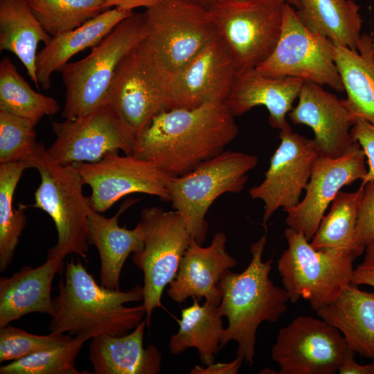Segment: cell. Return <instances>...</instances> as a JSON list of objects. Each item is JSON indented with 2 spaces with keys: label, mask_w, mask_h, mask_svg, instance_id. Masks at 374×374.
Segmentation results:
<instances>
[{
  "label": "cell",
  "mask_w": 374,
  "mask_h": 374,
  "mask_svg": "<svg viewBox=\"0 0 374 374\" xmlns=\"http://www.w3.org/2000/svg\"><path fill=\"white\" fill-rule=\"evenodd\" d=\"M351 283L355 285H366L374 287V261H364L353 272Z\"/></svg>",
  "instance_id": "obj_42"
},
{
  "label": "cell",
  "mask_w": 374,
  "mask_h": 374,
  "mask_svg": "<svg viewBox=\"0 0 374 374\" xmlns=\"http://www.w3.org/2000/svg\"><path fill=\"white\" fill-rule=\"evenodd\" d=\"M33 12L28 0H0V51L15 55L39 88L36 74L37 48L51 39Z\"/></svg>",
  "instance_id": "obj_28"
},
{
  "label": "cell",
  "mask_w": 374,
  "mask_h": 374,
  "mask_svg": "<svg viewBox=\"0 0 374 374\" xmlns=\"http://www.w3.org/2000/svg\"><path fill=\"white\" fill-rule=\"evenodd\" d=\"M316 312L341 332L356 353L374 361V292L362 291L350 283Z\"/></svg>",
  "instance_id": "obj_26"
},
{
  "label": "cell",
  "mask_w": 374,
  "mask_h": 374,
  "mask_svg": "<svg viewBox=\"0 0 374 374\" xmlns=\"http://www.w3.org/2000/svg\"><path fill=\"white\" fill-rule=\"evenodd\" d=\"M60 110L57 101L39 93L18 72L11 60L4 56L0 62V111L28 119L35 123L45 116Z\"/></svg>",
  "instance_id": "obj_32"
},
{
  "label": "cell",
  "mask_w": 374,
  "mask_h": 374,
  "mask_svg": "<svg viewBox=\"0 0 374 374\" xmlns=\"http://www.w3.org/2000/svg\"><path fill=\"white\" fill-rule=\"evenodd\" d=\"M198 2L204 5V6L208 8L211 5L214 3L218 0H197Z\"/></svg>",
  "instance_id": "obj_45"
},
{
  "label": "cell",
  "mask_w": 374,
  "mask_h": 374,
  "mask_svg": "<svg viewBox=\"0 0 374 374\" xmlns=\"http://www.w3.org/2000/svg\"><path fill=\"white\" fill-rule=\"evenodd\" d=\"M234 117L221 100L163 109L136 139L131 155L181 176L225 150L239 133Z\"/></svg>",
  "instance_id": "obj_1"
},
{
  "label": "cell",
  "mask_w": 374,
  "mask_h": 374,
  "mask_svg": "<svg viewBox=\"0 0 374 374\" xmlns=\"http://www.w3.org/2000/svg\"><path fill=\"white\" fill-rule=\"evenodd\" d=\"M89 339L76 335L67 344L15 360L0 367V374H82L75 365L84 343Z\"/></svg>",
  "instance_id": "obj_35"
},
{
  "label": "cell",
  "mask_w": 374,
  "mask_h": 374,
  "mask_svg": "<svg viewBox=\"0 0 374 374\" xmlns=\"http://www.w3.org/2000/svg\"><path fill=\"white\" fill-rule=\"evenodd\" d=\"M143 13L145 39L172 73L218 37L208 8L197 0H166Z\"/></svg>",
  "instance_id": "obj_11"
},
{
  "label": "cell",
  "mask_w": 374,
  "mask_h": 374,
  "mask_svg": "<svg viewBox=\"0 0 374 374\" xmlns=\"http://www.w3.org/2000/svg\"><path fill=\"white\" fill-rule=\"evenodd\" d=\"M144 231L143 249L133 253L134 264L143 273L146 325L154 309L161 307V296L175 278L190 236L180 215L161 207L143 208L139 222Z\"/></svg>",
  "instance_id": "obj_10"
},
{
  "label": "cell",
  "mask_w": 374,
  "mask_h": 374,
  "mask_svg": "<svg viewBox=\"0 0 374 374\" xmlns=\"http://www.w3.org/2000/svg\"><path fill=\"white\" fill-rule=\"evenodd\" d=\"M296 15L308 29L357 51L363 19L354 0H299Z\"/></svg>",
  "instance_id": "obj_29"
},
{
  "label": "cell",
  "mask_w": 374,
  "mask_h": 374,
  "mask_svg": "<svg viewBox=\"0 0 374 374\" xmlns=\"http://www.w3.org/2000/svg\"><path fill=\"white\" fill-rule=\"evenodd\" d=\"M244 359L237 355L229 363L211 364L205 367L195 366L190 371L191 374H236L241 367Z\"/></svg>",
  "instance_id": "obj_41"
},
{
  "label": "cell",
  "mask_w": 374,
  "mask_h": 374,
  "mask_svg": "<svg viewBox=\"0 0 374 374\" xmlns=\"http://www.w3.org/2000/svg\"><path fill=\"white\" fill-rule=\"evenodd\" d=\"M146 321L122 336L101 335L91 339L89 360L94 374H156L160 371L161 353L150 344L143 347Z\"/></svg>",
  "instance_id": "obj_24"
},
{
  "label": "cell",
  "mask_w": 374,
  "mask_h": 374,
  "mask_svg": "<svg viewBox=\"0 0 374 374\" xmlns=\"http://www.w3.org/2000/svg\"><path fill=\"white\" fill-rule=\"evenodd\" d=\"M172 75L145 39L120 62L107 105L134 140L159 112L166 109Z\"/></svg>",
  "instance_id": "obj_7"
},
{
  "label": "cell",
  "mask_w": 374,
  "mask_h": 374,
  "mask_svg": "<svg viewBox=\"0 0 374 374\" xmlns=\"http://www.w3.org/2000/svg\"><path fill=\"white\" fill-rule=\"evenodd\" d=\"M355 353L350 346H347L338 369L339 373L374 374V361L371 364L361 365L355 361Z\"/></svg>",
  "instance_id": "obj_40"
},
{
  "label": "cell",
  "mask_w": 374,
  "mask_h": 374,
  "mask_svg": "<svg viewBox=\"0 0 374 374\" xmlns=\"http://www.w3.org/2000/svg\"><path fill=\"white\" fill-rule=\"evenodd\" d=\"M24 162L0 163V271L9 266L14 257L21 232L26 226L25 205L13 207L17 186L23 172Z\"/></svg>",
  "instance_id": "obj_33"
},
{
  "label": "cell",
  "mask_w": 374,
  "mask_h": 374,
  "mask_svg": "<svg viewBox=\"0 0 374 374\" xmlns=\"http://www.w3.org/2000/svg\"><path fill=\"white\" fill-rule=\"evenodd\" d=\"M298 98L297 105L288 114L290 120L312 130L320 156H341L355 142L350 129L357 117L343 99L310 81L303 82Z\"/></svg>",
  "instance_id": "obj_19"
},
{
  "label": "cell",
  "mask_w": 374,
  "mask_h": 374,
  "mask_svg": "<svg viewBox=\"0 0 374 374\" xmlns=\"http://www.w3.org/2000/svg\"><path fill=\"white\" fill-rule=\"evenodd\" d=\"M70 334L51 332L47 335L29 333L7 325L0 328V362L17 360L67 344Z\"/></svg>",
  "instance_id": "obj_37"
},
{
  "label": "cell",
  "mask_w": 374,
  "mask_h": 374,
  "mask_svg": "<svg viewBox=\"0 0 374 374\" xmlns=\"http://www.w3.org/2000/svg\"><path fill=\"white\" fill-rule=\"evenodd\" d=\"M348 344L322 319L299 316L281 328L271 349L280 374H335Z\"/></svg>",
  "instance_id": "obj_14"
},
{
  "label": "cell",
  "mask_w": 374,
  "mask_h": 374,
  "mask_svg": "<svg viewBox=\"0 0 374 374\" xmlns=\"http://www.w3.org/2000/svg\"><path fill=\"white\" fill-rule=\"evenodd\" d=\"M356 240L363 252L366 247L374 245V179L364 186L356 227Z\"/></svg>",
  "instance_id": "obj_38"
},
{
  "label": "cell",
  "mask_w": 374,
  "mask_h": 374,
  "mask_svg": "<svg viewBox=\"0 0 374 374\" xmlns=\"http://www.w3.org/2000/svg\"><path fill=\"white\" fill-rule=\"evenodd\" d=\"M284 0H218L208 9L236 71L256 68L271 54L283 26Z\"/></svg>",
  "instance_id": "obj_9"
},
{
  "label": "cell",
  "mask_w": 374,
  "mask_h": 374,
  "mask_svg": "<svg viewBox=\"0 0 374 374\" xmlns=\"http://www.w3.org/2000/svg\"><path fill=\"white\" fill-rule=\"evenodd\" d=\"M267 242L265 235L250 246L251 259L247 268L240 273L226 270L218 287L221 301L220 314L226 317L220 348L230 341H236V354L251 366L254 362L256 332L264 321L276 322L287 310L290 297L284 288L276 286L269 278L272 260L263 261L262 256Z\"/></svg>",
  "instance_id": "obj_3"
},
{
  "label": "cell",
  "mask_w": 374,
  "mask_h": 374,
  "mask_svg": "<svg viewBox=\"0 0 374 374\" xmlns=\"http://www.w3.org/2000/svg\"><path fill=\"white\" fill-rule=\"evenodd\" d=\"M26 165L36 168L40 177L33 206L51 217L57 233V242L48 250L46 259L63 260L71 253L86 259L89 249L88 218L92 208L89 197L83 193L79 172L73 165L53 161L42 143Z\"/></svg>",
  "instance_id": "obj_4"
},
{
  "label": "cell",
  "mask_w": 374,
  "mask_h": 374,
  "mask_svg": "<svg viewBox=\"0 0 374 374\" xmlns=\"http://www.w3.org/2000/svg\"><path fill=\"white\" fill-rule=\"evenodd\" d=\"M227 238L219 231L208 247L190 239L177 274L170 283L167 294L173 301L181 303L190 297L219 305L221 292L218 287L224 273L235 267L237 260L226 249Z\"/></svg>",
  "instance_id": "obj_20"
},
{
  "label": "cell",
  "mask_w": 374,
  "mask_h": 374,
  "mask_svg": "<svg viewBox=\"0 0 374 374\" xmlns=\"http://www.w3.org/2000/svg\"><path fill=\"white\" fill-rule=\"evenodd\" d=\"M193 299V304L181 310L179 330L169 340V352L177 355L188 348H195L202 364L208 366L214 363L215 357L220 350L224 330L222 316L217 305L206 301L200 305L197 298Z\"/></svg>",
  "instance_id": "obj_30"
},
{
  "label": "cell",
  "mask_w": 374,
  "mask_h": 374,
  "mask_svg": "<svg viewBox=\"0 0 374 374\" xmlns=\"http://www.w3.org/2000/svg\"><path fill=\"white\" fill-rule=\"evenodd\" d=\"M36 125L28 119L0 111V163L26 164L39 144Z\"/></svg>",
  "instance_id": "obj_36"
},
{
  "label": "cell",
  "mask_w": 374,
  "mask_h": 374,
  "mask_svg": "<svg viewBox=\"0 0 374 374\" xmlns=\"http://www.w3.org/2000/svg\"><path fill=\"white\" fill-rule=\"evenodd\" d=\"M136 200H127L110 217L91 211L88 218V242L95 246L100 258V285L111 290H120L122 268L131 253L144 247V231L140 222L133 229L118 225V217Z\"/></svg>",
  "instance_id": "obj_23"
},
{
  "label": "cell",
  "mask_w": 374,
  "mask_h": 374,
  "mask_svg": "<svg viewBox=\"0 0 374 374\" xmlns=\"http://www.w3.org/2000/svg\"><path fill=\"white\" fill-rule=\"evenodd\" d=\"M366 163L364 150L355 141L339 157L319 155L312 168L304 198L296 206L285 211L287 227L311 240L328 205L340 190L364 178L368 170Z\"/></svg>",
  "instance_id": "obj_17"
},
{
  "label": "cell",
  "mask_w": 374,
  "mask_h": 374,
  "mask_svg": "<svg viewBox=\"0 0 374 374\" xmlns=\"http://www.w3.org/2000/svg\"><path fill=\"white\" fill-rule=\"evenodd\" d=\"M278 137L280 143L270 159L264 179L249 190L251 199L264 204V226L278 209L285 211L299 203L319 156L314 139L292 132L290 125L280 130Z\"/></svg>",
  "instance_id": "obj_16"
},
{
  "label": "cell",
  "mask_w": 374,
  "mask_h": 374,
  "mask_svg": "<svg viewBox=\"0 0 374 374\" xmlns=\"http://www.w3.org/2000/svg\"><path fill=\"white\" fill-rule=\"evenodd\" d=\"M350 134L364 150L368 165L367 173L362 186L374 179V124L357 118L350 129Z\"/></svg>",
  "instance_id": "obj_39"
},
{
  "label": "cell",
  "mask_w": 374,
  "mask_h": 374,
  "mask_svg": "<svg viewBox=\"0 0 374 374\" xmlns=\"http://www.w3.org/2000/svg\"><path fill=\"white\" fill-rule=\"evenodd\" d=\"M285 3H289L295 9L298 8L299 6V0H284Z\"/></svg>",
  "instance_id": "obj_46"
},
{
  "label": "cell",
  "mask_w": 374,
  "mask_h": 374,
  "mask_svg": "<svg viewBox=\"0 0 374 374\" xmlns=\"http://www.w3.org/2000/svg\"><path fill=\"white\" fill-rule=\"evenodd\" d=\"M73 165L84 184L91 190L89 199L96 212L104 213L122 197L133 193L147 194L169 202L170 176L150 161L113 152L96 162Z\"/></svg>",
  "instance_id": "obj_13"
},
{
  "label": "cell",
  "mask_w": 374,
  "mask_h": 374,
  "mask_svg": "<svg viewBox=\"0 0 374 374\" xmlns=\"http://www.w3.org/2000/svg\"><path fill=\"white\" fill-rule=\"evenodd\" d=\"M237 71L223 41L217 37L172 73L166 109H194L225 100Z\"/></svg>",
  "instance_id": "obj_18"
},
{
  "label": "cell",
  "mask_w": 374,
  "mask_h": 374,
  "mask_svg": "<svg viewBox=\"0 0 374 374\" xmlns=\"http://www.w3.org/2000/svg\"><path fill=\"white\" fill-rule=\"evenodd\" d=\"M364 261H374V245L366 248Z\"/></svg>",
  "instance_id": "obj_44"
},
{
  "label": "cell",
  "mask_w": 374,
  "mask_h": 374,
  "mask_svg": "<svg viewBox=\"0 0 374 374\" xmlns=\"http://www.w3.org/2000/svg\"><path fill=\"white\" fill-rule=\"evenodd\" d=\"M108 0H28L45 31L51 37L73 30L105 10Z\"/></svg>",
  "instance_id": "obj_34"
},
{
  "label": "cell",
  "mask_w": 374,
  "mask_h": 374,
  "mask_svg": "<svg viewBox=\"0 0 374 374\" xmlns=\"http://www.w3.org/2000/svg\"><path fill=\"white\" fill-rule=\"evenodd\" d=\"M364 186L354 192L339 191L311 240L316 249H344L357 257L364 252L356 240V227Z\"/></svg>",
  "instance_id": "obj_31"
},
{
  "label": "cell",
  "mask_w": 374,
  "mask_h": 374,
  "mask_svg": "<svg viewBox=\"0 0 374 374\" xmlns=\"http://www.w3.org/2000/svg\"><path fill=\"white\" fill-rule=\"evenodd\" d=\"M166 0H108L105 4V10L118 8L125 11L134 12L139 8H149L155 6Z\"/></svg>",
  "instance_id": "obj_43"
},
{
  "label": "cell",
  "mask_w": 374,
  "mask_h": 374,
  "mask_svg": "<svg viewBox=\"0 0 374 374\" xmlns=\"http://www.w3.org/2000/svg\"><path fill=\"white\" fill-rule=\"evenodd\" d=\"M63 260L46 259L34 268L21 267L10 277L0 278V328L31 312L55 314L51 285Z\"/></svg>",
  "instance_id": "obj_22"
},
{
  "label": "cell",
  "mask_w": 374,
  "mask_h": 374,
  "mask_svg": "<svg viewBox=\"0 0 374 374\" xmlns=\"http://www.w3.org/2000/svg\"><path fill=\"white\" fill-rule=\"evenodd\" d=\"M53 299L55 314L48 330L89 339L101 335L122 336L135 328L145 316L143 305L124 304L143 300V286L127 292L111 290L94 280L82 263L73 259L66 265L64 279Z\"/></svg>",
  "instance_id": "obj_2"
},
{
  "label": "cell",
  "mask_w": 374,
  "mask_h": 374,
  "mask_svg": "<svg viewBox=\"0 0 374 374\" xmlns=\"http://www.w3.org/2000/svg\"><path fill=\"white\" fill-rule=\"evenodd\" d=\"M132 12L118 8H109L79 27L52 37L37 55L36 74L39 85L48 90L55 72L60 71L75 55L98 44Z\"/></svg>",
  "instance_id": "obj_25"
},
{
  "label": "cell",
  "mask_w": 374,
  "mask_h": 374,
  "mask_svg": "<svg viewBox=\"0 0 374 374\" xmlns=\"http://www.w3.org/2000/svg\"><path fill=\"white\" fill-rule=\"evenodd\" d=\"M303 82L295 77H269L255 68L240 71L224 103L233 116L264 106L269 112V125L280 130L290 126L286 116Z\"/></svg>",
  "instance_id": "obj_21"
},
{
  "label": "cell",
  "mask_w": 374,
  "mask_h": 374,
  "mask_svg": "<svg viewBox=\"0 0 374 374\" xmlns=\"http://www.w3.org/2000/svg\"><path fill=\"white\" fill-rule=\"evenodd\" d=\"M258 162L256 155L224 150L185 175L170 177L169 202L184 220L190 239L204 244L208 231L206 215L211 206L223 194L241 192L248 172Z\"/></svg>",
  "instance_id": "obj_6"
},
{
  "label": "cell",
  "mask_w": 374,
  "mask_h": 374,
  "mask_svg": "<svg viewBox=\"0 0 374 374\" xmlns=\"http://www.w3.org/2000/svg\"><path fill=\"white\" fill-rule=\"evenodd\" d=\"M51 127L55 139L46 152L62 165L96 162L113 152L131 155L135 141L108 105L73 119L52 121Z\"/></svg>",
  "instance_id": "obj_15"
},
{
  "label": "cell",
  "mask_w": 374,
  "mask_h": 374,
  "mask_svg": "<svg viewBox=\"0 0 374 374\" xmlns=\"http://www.w3.org/2000/svg\"><path fill=\"white\" fill-rule=\"evenodd\" d=\"M287 249L278 260V270L290 301L303 299L317 311L335 300L351 283L357 258L344 249H316L303 233L287 227Z\"/></svg>",
  "instance_id": "obj_8"
},
{
  "label": "cell",
  "mask_w": 374,
  "mask_h": 374,
  "mask_svg": "<svg viewBox=\"0 0 374 374\" xmlns=\"http://www.w3.org/2000/svg\"><path fill=\"white\" fill-rule=\"evenodd\" d=\"M332 47L346 93L344 104L357 118L374 124V39L362 35L357 51L334 42Z\"/></svg>",
  "instance_id": "obj_27"
},
{
  "label": "cell",
  "mask_w": 374,
  "mask_h": 374,
  "mask_svg": "<svg viewBox=\"0 0 374 374\" xmlns=\"http://www.w3.org/2000/svg\"><path fill=\"white\" fill-rule=\"evenodd\" d=\"M255 69L269 77L299 78L344 91L332 42L303 26L295 8L287 3L284 4L282 30L276 46L269 57Z\"/></svg>",
  "instance_id": "obj_12"
},
{
  "label": "cell",
  "mask_w": 374,
  "mask_h": 374,
  "mask_svg": "<svg viewBox=\"0 0 374 374\" xmlns=\"http://www.w3.org/2000/svg\"><path fill=\"white\" fill-rule=\"evenodd\" d=\"M144 39V13L133 12L86 57L64 65L60 71L65 87L62 116L73 119L107 105L120 62Z\"/></svg>",
  "instance_id": "obj_5"
}]
</instances>
